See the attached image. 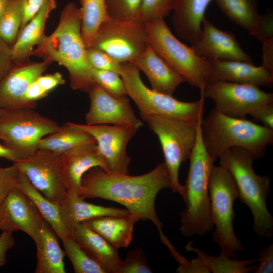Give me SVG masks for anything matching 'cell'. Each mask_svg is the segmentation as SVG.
Returning <instances> with one entry per match:
<instances>
[{
    "instance_id": "obj_1",
    "label": "cell",
    "mask_w": 273,
    "mask_h": 273,
    "mask_svg": "<svg viewBox=\"0 0 273 273\" xmlns=\"http://www.w3.org/2000/svg\"><path fill=\"white\" fill-rule=\"evenodd\" d=\"M79 196L85 198H101L124 206L143 221L150 220L158 229L161 241L170 251L174 249L162 232L155 207L158 193L164 188H171L169 174L164 162L142 175L106 172L94 167L83 176Z\"/></svg>"
},
{
    "instance_id": "obj_2",
    "label": "cell",
    "mask_w": 273,
    "mask_h": 273,
    "mask_svg": "<svg viewBox=\"0 0 273 273\" xmlns=\"http://www.w3.org/2000/svg\"><path fill=\"white\" fill-rule=\"evenodd\" d=\"M86 48L81 34L80 9L69 2L61 11L55 30L46 35L32 56L42 58L49 65L55 62L64 66L69 72L71 88L88 92L94 82Z\"/></svg>"
},
{
    "instance_id": "obj_3",
    "label": "cell",
    "mask_w": 273,
    "mask_h": 273,
    "mask_svg": "<svg viewBox=\"0 0 273 273\" xmlns=\"http://www.w3.org/2000/svg\"><path fill=\"white\" fill-rule=\"evenodd\" d=\"M200 130L204 146L215 162L234 147L244 148L258 159L264 157L267 147L273 143V129L213 109L201 120Z\"/></svg>"
},
{
    "instance_id": "obj_4",
    "label": "cell",
    "mask_w": 273,
    "mask_h": 273,
    "mask_svg": "<svg viewBox=\"0 0 273 273\" xmlns=\"http://www.w3.org/2000/svg\"><path fill=\"white\" fill-rule=\"evenodd\" d=\"M219 159L220 165L229 172L236 184L240 201L251 212L254 231L261 239H269L273 235V217L267 206L270 177L255 172L253 162L256 159L244 148H230Z\"/></svg>"
},
{
    "instance_id": "obj_5",
    "label": "cell",
    "mask_w": 273,
    "mask_h": 273,
    "mask_svg": "<svg viewBox=\"0 0 273 273\" xmlns=\"http://www.w3.org/2000/svg\"><path fill=\"white\" fill-rule=\"evenodd\" d=\"M197 141L189 157L186 182V208L181 213L183 235L203 236L214 228L210 216L208 185L215 161L206 150L201 135L200 123Z\"/></svg>"
},
{
    "instance_id": "obj_6",
    "label": "cell",
    "mask_w": 273,
    "mask_h": 273,
    "mask_svg": "<svg viewBox=\"0 0 273 273\" xmlns=\"http://www.w3.org/2000/svg\"><path fill=\"white\" fill-rule=\"evenodd\" d=\"M119 74L127 95L135 102L143 120L150 116L160 115L198 123L203 118V97L194 102H184L172 95L149 88L143 82L140 70L131 62L121 63Z\"/></svg>"
},
{
    "instance_id": "obj_7",
    "label": "cell",
    "mask_w": 273,
    "mask_h": 273,
    "mask_svg": "<svg viewBox=\"0 0 273 273\" xmlns=\"http://www.w3.org/2000/svg\"><path fill=\"white\" fill-rule=\"evenodd\" d=\"M150 45L190 85L203 90L210 71L208 59L197 55L172 33L164 19L145 24Z\"/></svg>"
},
{
    "instance_id": "obj_8",
    "label": "cell",
    "mask_w": 273,
    "mask_h": 273,
    "mask_svg": "<svg viewBox=\"0 0 273 273\" xmlns=\"http://www.w3.org/2000/svg\"><path fill=\"white\" fill-rule=\"evenodd\" d=\"M210 216L215 230L213 240L229 257L236 259V254L245 248L233 229L234 200L238 198L236 184L229 172L221 166H212L208 185Z\"/></svg>"
},
{
    "instance_id": "obj_9",
    "label": "cell",
    "mask_w": 273,
    "mask_h": 273,
    "mask_svg": "<svg viewBox=\"0 0 273 273\" xmlns=\"http://www.w3.org/2000/svg\"><path fill=\"white\" fill-rule=\"evenodd\" d=\"M201 120L196 123L160 115L150 116L144 120L159 140L171 180V189L178 193L184 202L185 186L179 181V171L181 164L189 159L195 145Z\"/></svg>"
},
{
    "instance_id": "obj_10",
    "label": "cell",
    "mask_w": 273,
    "mask_h": 273,
    "mask_svg": "<svg viewBox=\"0 0 273 273\" xmlns=\"http://www.w3.org/2000/svg\"><path fill=\"white\" fill-rule=\"evenodd\" d=\"M60 127L34 109L7 111L0 116V140L15 151L20 160L33 156L40 140Z\"/></svg>"
},
{
    "instance_id": "obj_11",
    "label": "cell",
    "mask_w": 273,
    "mask_h": 273,
    "mask_svg": "<svg viewBox=\"0 0 273 273\" xmlns=\"http://www.w3.org/2000/svg\"><path fill=\"white\" fill-rule=\"evenodd\" d=\"M149 45L145 25L139 19L110 18L100 26L90 47L121 63L132 62Z\"/></svg>"
},
{
    "instance_id": "obj_12",
    "label": "cell",
    "mask_w": 273,
    "mask_h": 273,
    "mask_svg": "<svg viewBox=\"0 0 273 273\" xmlns=\"http://www.w3.org/2000/svg\"><path fill=\"white\" fill-rule=\"evenodd\" d=\"M201 96L214 103L213 110L228 116L245 119L259 107L273 103V94L251 84L217 81L206 85Z\"/></svg>"
},
{
    "instance_id": "obj_13",
    "label": "cell",
    "mask_w": 273,
    "mask_h": 273,
    "mask_svg": "<svg viewBox=\"0 0 273 273\" xmlns=\"http://www.w3.org/2000/svg\"><path fill=\"white\" fill-rule=\"evenodd\" d=\"M14 164L48 199L61 204L67 196L62 176L61 155L38 149L32 156Z\"/></svg>"
},
{
    "instance_id": "obj_14",
    "label": "cell",
    "mask_w": 273,
    "mask_h": 273,
    "mask_svg": "<svg viewBox=\"0 0 273 273\" xmlns=\"http://www.w3.org/2000/svg\"><path fill=\"white\" fill-rule=\"evenodd\" d=\"M77 125L95 140L107 165V172L129 174L131 158L127 155L126 148L138 128L118 125Z\"/></svg>"
},
{
    "instance_id": "obj_15",
    "label": "cell",
    "mask_w": 273,
    "mask_h": 273,
    "mask_svg": "<svg viewBox=\"0 0 273 273\" xmlns=\"http://www.w3.org/2000/svg\"><path fill=\"white\" fill-rule=\"evenodd\" d=\"M90 108L85 115L86 124H112L139 128L143 123L137 118L127 95H112L94 83L88 92Z\"/></svg>"
},
{
    "instance_id": "obj_16",
    "label": "cell",
    "mask_w": 273,
    "mask_h": 273,
    "mask_svg": "<svg viewBox=\"0 0 273 273\" xmlns=\"http://www.w3.org/2000/svg\"><path fill=\"white\" fill-rule=\"evenodd\" d=\"M43 218L29 198L19 188L10 192L0 204V230L22 231L37 241Z\"/></svg>"
},
{
    "instance_id": "obj_17",
    "label": "cell",
    "mask_w": 273,
    "mask_h": 273,
    "mask_svg": "<svg viewBox=\"0 0 273 273\" xmlns=\"http://www.w3.org/2000/svg\"><path fill=\"white\" fill-rule=\"evenodd\" d=\"M44 61H26L15 64L0 83V109L11 111L32 109L24 100L27 88L48 68Z\"/></svg>"
},
{
    "instance_id": "obj_18",
    "label": "cell",
    "mask_w": 273,
    "mask_h": 273,
    "mask_svg": "<svg viewBox=\"0 0 273 273\" xmlns=\"http://www.w3.org/2000/svg\"><path fill=\"white\" fill-rule=\"evenodd\" d=\"M202 25L199 38L191 46L197 55L208 60L252 62L232 33L217 28L206 17Z\"/></svg>"
},
{
    "instance_id": "obj_19",
    "label": "cell",
    "mask_w": 273,
    "mask_h": 273,
    "mask_svg": "<svg viewBox=\"0 0 273 273\" xmlns=\"http://www.w3.org/2000/svg\"><path fill=\"white\" fill-rule=\"evenodd\" d=\"M209 61L210 71L207 84L225 81L268 88L273 85V70L262 65L256 66L252 62L243 61Z\"/></svg>"
},
{
    "instance_id": "obj_20",
    "label": "cell",
    "mask_w": 273,
    "mask_h": 273,
    "mask_svg": "<svg viewBox=\"0 0 273 273\" xmlns=\"http://www.w3.org/2000/svg\"><path fill=\"white\" fill-rule=\"evenodd\" d=\"M232 22L248 31L262 44L273 41L272 21L259 14L257 0H213Z\"/></svg>"
},
{
    "instance_id": "obj_21",
    "label": "cell",
    "mask_w": 273,
    "mask_h": 273,
    "mask_svg": "<svg viewBox=\"0 0 273 273\" xmlns=\"http://www.w3.org/2000/svg\"><path fill=\"white\" fill-rule=\"evenodd\" d=\"M61 156L63 181L68 195L79 196L82 178L92 168L98 167L107 172L97 144L79 147Z\"/></svg>"
},
{
    "instance_id": "obj_22",
    "label": "cell",
    "mask_w": 273,
    "mask_h": 273,
    "mask_svg": "<svg viewBox=\"0 0 273 273\" xmlns=\"http://www.w3.org/2000/svg\"><path fill=\"white\" fill-rule=\"evenodd\" d=\"M70 236L107 273L119 272L123 260L118 250L85 223L76 224L71 230Z\"/></svg>"
},
{
    "instance_id": "obj_23",
    "label": "cell",
    "mask_w": 273,
    "mask_h": 273,
    "mask_svg": "<svg viewBox=\"0 0 273 273\" xmlns=\"http://www.w3.org/2000/svg\"><path fill=\"white\" fill-rule=\"evenodd\" d=\"M132 63L147 77L151 89L172 95L184 78L174 71L149 45Z\"/></svg>"
},
{
    "instance_id": "obj_24",
    "label": "cell",
    "mask_w": 273,
    "mask_h": 273,
    "mask_svg": "<svg viewBox=\"0 0 273 273\" xmlns=\"http://www.w3.org/2000/svg\"><path fill=\"white\" fill-rule=\"evenodd\" d=\"M56 6V0H46L38 12L19 31L15 43L11 47L15 64L29 61L34 47L43 40L46 36L44 33L46 22Z\"/></svg>"
},
{
    "instance_id": "obj_25",
    "label": "cell",
    "mask_w": 273,
    "mask_h": 273,
    "mask_svg": "<svg viewBox=\"0 0 273 273\" xmlns=\"http://www.w3.org/2000/svg\"><path fill=\"white\" fill-rule=\"evenodd\" d=\"M212 1H176L172 22L180 38L192 44L199 38L206 11Z\"/></svg>"
},
{
    "instance_id": "obj_26",
    "label": "cell",
    "mask_w": 273,
    "mask_h": 273,
    "mask_svg": "<svg viewBox=\"0 0 273 273\" xmlns=\"http://www.w3.org/2000/svg\"><path fill=\"white\" fill-rule=\"evenodd\" d=\"M140 219L139 215L130 212L122 215L98 217L83 222L118 250L130 244L134 225Z\"/></svg>"
},
{
    "instance_id": "obj_27",
    "label": "cell",
    "mask_w": 273,
    "mask_h": 273,
    "mask_svg": "<svg viewBox=\"0 0 273 273\" xmlns=\"http://www.w3.org/2000/svg\"><path fill=\"white\" fill-rule=\"evenodd\" d=\"M186 249L195 252L197 258L189 262L185 269V272L249 273L253 272L256 265H248L258 261V258L237 260L229 257L222 251L218 256L209 255L203 250L193 247L190 242L186 245Z\"/></svg>"
},
{
    "instance_id": "obj_28",
    "label": "cell",
    "mask_w": 273,
    "mask_h": 273,
    "mask_svg": "<svg viewBox=\"0 0 273 273\" xmlns=\"http://www.w3.org/2000/svg\"><path fill=\"white\" fill-rule=\"evenodd\" d=\"M62 221L70 234L77 224L106 215H122L130 212L127 209L97 205L86 202L79 196L67 194L64 201L58 204Z\"/></svg>"
},
{
    "instance_id": "obj_29",
    "label": "cell",
    "mask_w": 273,
    "mask_h": 273,
    "mask_svg": "<svg viewBox=\"0 0 273 273\" xmlns=\"http://www.w3.org/2000/svg\"><path fill=\"white\" fill-rule=\"evenodd\" d=\"M57 235L43 219L37 247L35 273H65L64 257L65 255L58 242Z\"/></svg>"
},
{
    "instance_id": "obj_30",
    "label": "cell",
    "mask_w": 273,
    "mask_h": 273,
    "mask_svg": "<svg viewBox=\"0 0 273 273\" xmlns=\"http://www.w3.org/2000/svg\"><path fill=\"white\" fill-rule=\"evenodd\" d=\"M96 144L94 138L76 123L66 122L56 132L39 142L38 149H44L62 155L79 147Z\"/></svg>"
},
{
    "instance_id": "obj_31",
    "label": "cell",
    "mask_w": 273,
    "mask_h": 273,
    "mask_svg": "<svg viewBox=\"0 0 273 273\" xmlns=\"http://www.w3.org/2000/svg\"><path fill=\"white\" fill-rule=\"evenodd\" d=\"M18 188L32 201L43 219L61 240L70 236L69 231L62 221L58 204L48 199L21 172Z\"/></svg>"
},
{
    "instance_id": "obj_32",
    "label": "cell",
    "mask_w": 273,
    "mask_h": 273,
    "mask_svg": "<svg viewBox=\"0 0 273 273\" xmlns=\"http://www.w3.org/2000/svg\"><path fill=\"white\" fill-rule=\"evenodd\" d=\"M81 34L86 48L90 47L100 26L110 19L105 0H79Z\"/></svg>"
},
{
    "instance_id": "obj_33",
    "label": "cell",
    "mask_w": 273,
    "mask_h": 273,
    "mask_svg": "<svg viewBox=\"0 0 273 273\" xmlns=\"http://www.w3.org/2000/svg\"><path fill=\"white\" fill-rule=\"evenodd\" d=\"M65 254L70 259L76 273H107L70 236L62 240Z\"/></svg>"
},
{
    "instance_id": "obj_34",
    "label": "cell",
    "mask_w": 273,
    "mask_h": 273,
    "mask_svg": "<svg viewBox=\"0 0 273 273\" xmlns=\"http://www.w3.org/2000/svg\"><path fill=\"white\" fill-rule=\"evenodd\" d=\"M22 12L19 0H10L0 20V39L12 47L18 35L22 23Z\"/></svg>"
},
{
    "instance_id": "obj_35",
    "label": "cell",
    "mask_w": 273,
    "mask_h": 273,
    "mask_svg": "<svg viewBox=\"0 0 273 273\" xmlns=\"http://www.w3.org/2000/svg\"><path fill=\"white\" fill-rule=\"evenodd\" d=\"M176 0H142L138 19L145 24L164 19L173 11Z\"/></svg>"
},
{
    "instance_id": "obj_36",
    "label": "cell",
    "mask_w": 273,
    "mask_h": 273,
    "mask_svg": "<svg viewBox=\"0 0 273 273\" xmlns=\"http://www.w3.org/2000/svg\"><path fill=\"white\" fill-rule=\"evenodd\" d=\"M92 74L94 83L109 94L117 97L127 95L124 82L119 74L92 68Z\"/></svg>"
},
{
    "instance_id": "obj_37",
    "label": "cell",
    "mask_w": 273,
    "mask_h": 273,
    "mask_svg": "<svg viewBox=\"0 0 273 273\" xmlns=\"http://www.w3.org/2000/svg\"><path fill=\"white\" fill-rule=\"evenodd\" d=\"M110 18L121 20L138 19L142 0H105Z\"/></svg>"
},
{
    "instance_id": "obj_38",
    "label": "cell",
    "mask_w": 273,
    "mask_h": 273,
    "mask_svg": "<svg viewBox=\"0 0 273 273\" xmlns=\"http://www.w3.org/2000/svg\"><path fill=\"white\" fill-rule=\"evenodd\" d=\"M86 55L88 63L92 68L112 71L119 74L121 63L106 52L90 47L86 48Z\"/></svg>"
},
{
    "instance_id": "obj_39",
    "label": "cell",
    "mask_w": 273,
    "mask_h": 273,
    "mask_svg": "<svg viewBox=\"0 0 273 273\" xmlns=\"http://www.w3.org/2000/svg\"><path fill=\"white\" fill-rule=\"evenodd\" d=\"M144 251L141 248L130 251L118 273H151Z\"/></svg>"
},
{
    "instance_id": "obj_40",
    "label": "cell",
    "mask_w": 273,
    "mask_h": 273,
    "mask_svg": "<svg viewBox=\"0 0 273 273\" xmlns=\"http://www.w3.org/2000/svg\"><path fill=\"white\" fill-rule=\"evenodd\" d=\"M20 173L14 164L6 167H0V204L10 192L18 188Z\"/></svg>"
},
{
    "instance_id": "obj_41",
    "label": "cell",
    "mask_w": 273,
    "mask_h": 273,
    "mask_svg": "<svg viewBox=\"0 0 273 273\" xmlns=\"http://www.w3.org/2000/svg\"><path fill=\"white\" fill-rule=\"evenodd\" d=\"M14 65L12 47L0 39V83Z\"/></svg>"
},
{
    "instance_id": "obj_42",
    "label": "cell",
    "mask_w": 273,
    "mask_h": 273,
    "mask_svg": "<svg viewBox=\"0 0 273 273\" xmlns=\"http://www.w3.org/2000/svg\"><path fill=\"white\" fill-rule=\"evenodd\" d=\"M259 264L256 265L253 272L271 273L273 271V244L263 248L258 258Z\"/></svg>"
},
{
    "instance_id": "obj_43",
    "label": "cell",
    "mask_w": 273,
    "mask_h": 273,
    "mask_svg": "<svg viewBox=\"0 0 273 273\" xmlns=\"http://www.w3.org/2000/svg\"><path fill=\"white\" fill-rule=\"evenodd\" d=\"M22 12V29L41 9L46 0H19Z\"/></svg>"
},
{
    "instance_id": "obj_44",
    "label": "cell",
    "mask_w": 273,
    "mask_h": 273,
    "mask_svg": "<svg viewBox=\"0 0 273 273\" xmlns=\"http://www.w3.org/2000/svg\"><path fill=\"white\" fill-rule=\"evenodd\" d=\"M38 85L47 93H49L59 85H63L65 80L58 72L53 74L41 75L35 80Z\"/></svg>"
},
{
    "instance_id": "obj_45",
    "label": "cell",
    "mask_w": 273,
    "mask_h": 273,
    "mask_svg": "<svg viewBox=\"0 0 273 273\" xmlns=\"http://www.w3.org/2000/svg\"><path fill=\"white\" fill-rule=\"evenodd\" d=\"M251 116L254 120L262 123L264 126L273 129V103L259 107Z\"/></svg>"
},
{
    "instance_id": "obj_46",
    "label": "cell",
    "mask_w": 273,
    "mask_h": 273,
    "mask_svg": "<svg viewBox=\"0 0 273 273\" xmlns=\"http://www.w3.org/2000/svg\"><path fill=\"white\" fill-rule=\"evenodd\" d=\"M35 80L30 84L23 97L25 102L32 109L37 106L38 100L46 97L48 94L38 85Z\"/></svg>"
},
{
    "instance_id": "obj_47",
    "label": "cell",
    "mask_w": 273,
    "mask_h": 273,
    "mask_svg": "<svg viewBox=\"0 0 273 273\" xmlns=\"http://www.w3.org/2000/svg\"><path fill=\"white\" fill-rule=\"evenodd\" d=\"M15 244L13 233L2 232L0 235V267L6 263L7 252L14 247Z\"/></svg>"
},
{
    "instance_id": "obj_48",
    "label": "cell",
    "mask_w": 273,
    "mask_h": 273,
    "mask_svg": "<svg viewBox=\"0 0 273 273\" xmlns=\"http://www.w3.org/2000/svg\"><path fill=\"white\" fill-rule=\"evenodd\" d=\"M0 157L12 161L14 163L20 160L18 156L15 151L1 144H0Z\"/></svg>"
},
{
    "instance_id": "obj_49",
    "label": "cell",
    "mask_w": 273,
    "mask_h": 273,
    "mask_svg": "<svg viewBox=\"0 0 273 273\" xmlns=\"http://www.w3.org/2000/svg\"><path fill=\"white\" fill-rule=\"evenodd\" d=\"M10 0H0V20L4 14Z\"/></svg>"
},
{
    "instance_id": "obj_50",
    "label": "cell",
    "mask_w": 273,
    "mask_h": 273,
    "mask_svg": "<svg viewBox=\"0 0 273 273\" xmlns=\"http://www.w3.org/2000/svg\"><path fill=\"white\" fill-rule=\"evenodd\" d=\"M6 111H7L4 110H2V109H0V116L3 115V114H4Z\"/></svg>"
}]
</instances>
